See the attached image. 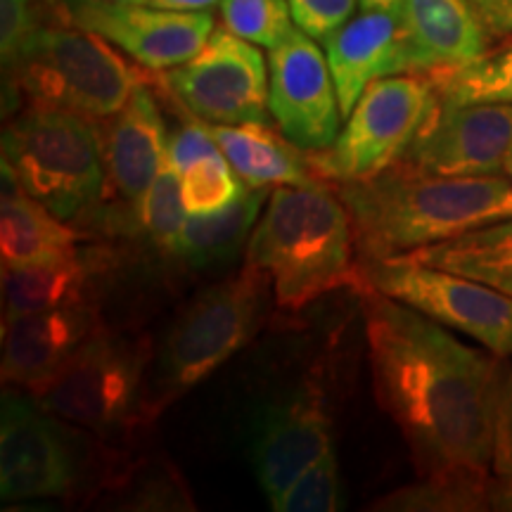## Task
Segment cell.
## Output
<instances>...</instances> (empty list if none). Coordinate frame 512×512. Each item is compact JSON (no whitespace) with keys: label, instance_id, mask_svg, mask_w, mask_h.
Returning a JSON list of instances; mask_svg holds the SVG:
<instances>
[{"label":"cell","instance_id":"1","mask_svg":"<svg viewBox=\"0 0 512 512\" xmlns=\"http://www.w3.org/2000/svg\"><path fill=\"white\" fill-rule=\"evenodd\" d=\"M382 411L406 439L422 482L389 510H479L491 503L503 370L411 306L358 287Z\"/></svg>","mask_w":512,"mask_h":512},{"label":"cell","instance_id":"2","mask_svg":"<svg viewBox=\"0 0 512 512\" xmlns=\"http://www.w3.org/2000/svg\"><path fill=\"white\" fill-rule=\"evenodd\" d=\"M363 259H399L467 230L512 219L510 176H439L399 162L368 181L337 183Z\"/></svg>","mask_w":512,"mask_h":512},{"label":"cell","instance_id":"3","mask_svg":"<svg viewBox=\"0 0 512 512\" xmlns=\"http://www.w3.org/2000/svg\"><path fill=\"white\" fill-rule=\"evenodd\" d=\"M354 226L344 202L323 181L278 185L252 230L247 264L268 275L285 311L335 290H358L363 268L354 259Z\"/></svg>","mask_w":512,"mask_h":512},{"label":"cell","instance_id":"4","mask_svg":"<svg viewBox=\"0 0 512 512\" xmlns=\"http://www.w3.org/2000/svg\"><path fill=\"white\" fill-rule=\"evenodd\" d=\"M10 69L29 105H48L105 121L126 105L145 76L107 38L72 27H36Z\"/></svg>","mask_w":512,"mask_h":512},{"label":"cell","instance_id":"5","mask_svg":"<svg viewBox=\"0 0 512 512\" xmlns=\"http://www.w3.org/2000/svg\"><path fill=\"white\" fill-rule=\"evenodd\" d=\"M3 164L19 188L60 219H79L105 188L100 133L91 119L27 105L3 131Z\"/></svg>","mask_w":512,"mask_h":512},{"label":"cell","instance_id":"6","mask_svg":"<svg viewBox=\"0 0 512 512\" xmlns=\"http://www.w3.org/2000/svg\"><path fill=\"white\" fill-rule=\"evenodd\" d=\"M439 93L427 74H394L370 83L335 143L306 152L320 181H368L406 155L430 124Z\"/></svg>","mask_w":512,"mask_h":512},{"label":"cell","instance_id":"7","mask_svg":"<svg viewBox=\"0 0 512 512\" xmlns=\"http://www.w3.org/2000/svg\"><path fill=\"white\" fill-rule=\"evenodd\" d=\"M266 287L268 275L245 264L238 275L211 285L185 306L164 339L159 370L166 401L207 380L252 342L264 313Z\"/></svg>","mask_w":512,"mask_h":512},{"label":"cell","instance_id":"8","mask_svg":"<svg viewBox=\"0 0 512 512\" xmlns=\"http://www.w3.org/2000/svg\"><path fill=\"white\" fill-rule=\"evenodd\" d=\"M361 287L411 306L494 356H512V297L479 280L406 259H363Z\"/></svg>","mask_w":512,"mask_h":512},{"label":"cell","instance_id":"9","mask_svg":"<svg viewBox=\"0 0 512 512\" xmlns=\"http://www.w3.org/2000/svg\"><path fill=\"white\" fill-rule=\"evenodd\" d=\"M145 354L143 342L100 330L31 396L83 430H117L138 408Z\"/></svg>","mask_w":512,"mask_h":512},{"label":"cell","instance_id":"10","mask_svg":"<svg viewBox=\"0 0 512 512\" xmlns=\"http://www.w3.org/2000/svg\"><path fill=\"white\" fill-rule=\"evenodd\" d=\"M166 91L207 124H266L268 60L233 31L214 29L192 60L162 76Z\"/></svg>","mask_w":512,"mask_h":512},{"label":"cell","instance_id":"11","mask_svg":"<svg viewBox=\"0 0 512 512\" xmlns=\"http://www.w3.org/2000/svg\"><path fill=\"white\" fill-rule=\"evenodd\" d=\"M268 107L278 131L302 152L335 143L342 110L328 57L302 29L268 50Z\"/></svg>","mask_w":512,"mask_h":512},{"label":"cell","instance_id":"12","mask_svg":"<svg viewBox=\"0 0 512 512\" xmlns=\"http://www.w3.org/2000/svg\"><path fill=\"white\" fill-rule=\"evenodd\" d=\"M53 413L17 389L3 392L0 420V498L5 503L67 496L76 463Z\"/></svg>","mask_w":512,"mask_h":512},{"label":"cell","instance_id":"13","mask_svg":"<svg viewBox=\"0 0 512 512\" xmlns=\"http://www.w3.org/2000/svg\"><path fill=\"white\" fill-rule=\"evenodd\" d=\"M512 105L441 102L401 159L439 176H508Z\"/></svg>","mask_w":512,"mask_h":512},{"label":"cell","instance_id":"14","mask_svg":"<svg viewBox=\"0 0 512 512\" xmlns=\"http://www.w3.org/2000/svg\"><path fill=\"white\" fill-rule=\"evenodd\" d=\"M332 448L328 394L318 380L268 406L256 420L252 465L268 501L283 496L306 467Z\"/></svg>","mask_w":512,"mask_h":512},{"label":"cell","instance_id":"15","mask_svg":"<svg viewBox=\"0 0 512 512\" xmlns=\"http://www.w3.org/2000/svg\"><path fill=\"white\" fill-rule=\"evenodd\" d=\"M72 24L95 31L150 72H169L192 60L216 24L211 10L181 12L152 5H72Z\"/></svg>","mask_w":512,"mask_h":512},{"label":"cell","instance_id":"16","mask_svg":"<svg viewBox=\"0 0 512 512\" xmlns=\"http://www.w3.org/2000/svg\"><path fill=\"white\" fill-rule=\"evenodd\" d=\"M98 332L86 302L3 318V384L38 392Z\"/></svg>","mask_w":512,"mask_h":512},{"label":"cell","instance_id":"17","mask_svg":"<svg viewBox=\"0 0 512 512\" xmlns=\"http://www.w3.org/2000/svg\"><path fill=\"white\" fill-rule=\"evenodd\" d=\"M339 110L347 119L370 83L411 74V50L399 10H361L325 41Z\"/></svg>","mask_w":512,"mask_h":512},{"label":"cell","instance_id":"18","mask_svg":"<svg viewBox=\"0 0 512 512\" xmlns=\"http://www.w3.org/2000/svg\"><path fill=\"white\" fill-rule=\"evenodd\" d=\"M102 133L107 181L121 200L136 202L166 162V133L155 95L143 81Z\"/></svg>","mask_w":512,"mask_h":512},{"label":"cell","instance_id":"19","mask_svg":"<svg viewBox=\"0 0 512 512\" xmlns=\"http://www.w3.org/2000/svg\"><path fill=\"white\" fill-rule=\"evenodd\" d=\"M411 50V74H434L477 60L489 50L486 34L465 0H401Z\"/></svg>","mask_w":512,"mask_h":512},{"label":"cell","instance_id":"20","mask_svg":"<svg viewBox=\"0 0 512 512\" xmlns=\"http://www.w3.org/2000/svg\"><path fill=\"white\" fill-rule=\"evenodd\" d=\"M81 233L60 216L29 197L3 164V204H0V256L3 266H29L74 256Z\"/></svg>","mask_w":512,"mask_h":512},{"label":"cell","instance_id":"21","mask_svg":"<svg viewBox=\"0 0 512 512\" xmlns=\"http://www.w3.org/2000/svg\"><path fill=\"white\" fill-rule=\"evenodd\" d=\"M209 131L221 155L249 188L320 181L313 174L309 155L294 147L283 133L271 131L266 124H209Z\"/></svg>","mask_w":512,"mask_h":512},{"label":"cell","instance_id":"22","mask_svg":"<svg viewBox=\"0 0 512 512\" xmlns=\"http://www.w3.org/2000/svg\"><path fill=\"white\" fill-rule=\"evenodd\" d=\"M399 259L467 275L512 297V219L467 230Z\"/></svg>","mask_w":512,"mask_h":512},{"label":"cell","instance_id":"23","mask_svg":"<svg viewBox=\"0 0 512 512\" xmlns=\"http://www.w3.org/2000/svg\"><path fill=\"white\" fill-rule=\"evenodd\" d=\"M266 200V188H247L223 209L190 214L178 235L174 254L192 268L226 264L247 242Z\"/></svg>","mask_w":512,"mask_h":512},{"label":"cell","instance_id":"24","mask_svg":"<svg viewBox=\"0 0 512 512\" xmlns=\"http://www.w3.org/2000/svg\"><path fill=\"white\" fill-rule=\"evenodd\" d=\"M91 266L83 254L29 266H3V318L86 302Z\"/></svg>","mask_w":512,"mask_h":512},{"label":"cell","instance_id":"25","mask_svg":"<svg viewBox=\"0 0 512 512\" xmlns=\"http://www.w3.org/2000/svg\"><path fill=\"white\" fill-rule=\"evenodd\" d=\"M441 102H503L512 105V41L456 69L427 74Z\"/></svg>","mask_w":512,"mask_h":512},{"label":"cell","instance_id":"26","mask_svg":"<svg viewBox=\"0 0 512 512\" xmlns=\"http://www.w3.org/2000/svg\"><path fill=\"white\" fill-rule=\"evenodd\" d=\"M140 226L159 249L174 252L185 223V200L181 171L166 159L155 181L143 192L138 204Z\"/></svg>","mask_w":512,"mask_h":512},{"label":"cell","instance_id":"27","mask_svg":"<svg viewBox=\"0 0 512 512\" xmlns=\"http://www.w3.org/2000/svg\"><path fill=\"white\" fill-rule=\"evenodd\" d=\"M223 27L261 48H275L297 27L287 0H221Z\"/></svg>","mask_w":512,"mask_h":512},{"label":"cell","instance_id":"28","mask_svg":"<svg viewBox=\"0 0 512 512\" xmlns=\"http://www.w3.org/2000/svg\"><path fill=\"white\" fill-rule=\"evenodd\" d=\"M342 482L335 451L325 453L294 479V484L271 503L275 512H332L339 508Z\"/></svg>","mask_w":512,"mask_h":512},{"label":"cell","instance_id":"29","mask_svg":"<svg viewBox=\"0 0 512 512\" xmlns=\"http://www.w3.org/2000/svg\"><path fill=\"white\" fill-rule=\"evenodd\" d=\"M233 166L226 157L211 155L195 162L183 171V200L190 214L216 211L245 192L242 183L233 176Z\"/></svg>","mask_w":512,"mask_h":512},{"label":"cell","instance_id":"30","mask_svg":"<svg viewBox=\"0 0 512 512\" xmlns=\"http://www.w3.org/2000/svg\"><path fill=\"white\" fill-rule=\"evenodd\" d=\"M494 482H491V503L494 508L512 510V370L503 375L498 394L496 437H494Z\"/></svg>","mask_w":512,"mask_h":512},{"label":"cell","instance_id":"31","mask_svg":"<svg viewBox=\"0 0 512 512\" xmlns=\"http://www.w3.org/2000/svg\"><path fill=\"white\" fill-rule=\"evenodd\" d=\"M297 29L313 41L325 43L335 31L354 17L358 0H287Z\"/></svg>","mask_w":512,"mask_h":512},{"label":"cell","instance_id":"32","mask_svg":"<svg viewBox=\"0 0 512 512\" xmlns=\"http://www.w3.org/2000/svg\"><path fill=\"white\" fill-rule=\"evenodd\" d=\"M221 155L219 145H216L214 136H211L209 124L202 119H192L185 124L181 131H176L166 147V159L176 166L178 171L190 169L192 164L200 162L204 157Z\"/></svg>","mask_w":512,"mask_h":512},{"label":"cell","instance_id":"33","mask_svg":"<svg viewBox=\"0 0 512 512\" xmlns=\"http://www.w3.org/2000/svg\"><path fill=\"white\" fill-rule=\"evenodd\" d=\"M36 27L38 24L34 22L31 0H0V53H3V64L15 60Z\"/></svg>","mask_w":512,"mask_h":512},{"label":"cell","instance_id":"34","mask_svg":"<svg viewBox=\"0 0 512 512\" xmlns=\"http://www.w3.org/2000/svg\"><path fill=\"white\" fill-rule=\"evenodd\" d=\"M491 41L512 38V0H465Z\"/></svg>","mask_w":512,"mask_h":512},{"label":"cell","instance_id":"35","mask_svg":"<svg viewBox=\"0 0 512 512\" xmlns=\"http://www.w3.org/2000/svg\"><path fill=\"white\" fill-rule=\"evenodd\" d=\"M147 5L162 10H181V12H202L221 5V0H150Z\"/></svg>","mask_w":512,"mask_h":512},{"label":"cell","instance_id":"36","mask_svg":"<svg viewBox=\"0 0 512 512\" xmlns=\"http://www.w3.org/2000/svg\"><path fill=\"white\" fill-rule=\"evenodd\" d=\"M60 8H72V5H147L150 0H57Z\"/></svg>","mask_w":512,"mask_h":512},{"label":"cell","instance_id":"37","mask_svg":"<svg viewBox=\"0 0 512 512\" xmlns=\"http://www.w3.org/2000/svg\"><path fill=\"white\" fill-rule=\"evenodd\" d=\"M361 10H401V0H358Z\"/></svg>","mask_w":512,"mask_h":512},{"label":"cell","instance_id":"38","mask_svg":"<svg viewBox=\"0 0 512 512\" xmlns=\"http://www.w3.org/2000/svg\"><path fill=\"white\" fill-rule=\"evenodd\" d=\"M505 174H508L510 181H512V155H510V159H508V169H505Z\"/></svg>","mask_w":512,"mask_h":512}]
</instances>
